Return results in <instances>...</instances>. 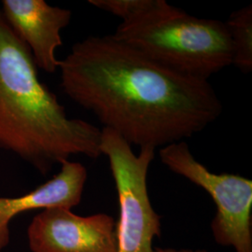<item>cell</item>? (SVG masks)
I'll list each match as a JSON object with an SVG mask.
<instances>
[{
    "instance_id": "6da1fadb",
    "label": "cell",
    "mask_w": 252,
    "mask_h": 252,
    "mask_svg": "<svg viewBox=\"0 0 252 252\" xmlns=\"http://www.w3.org/2000/svg\"><path fill=\"white\" fill-rule=\"evenodd\" d=\"M58 70L70 99L140 148L183 141L222 111L208 81L169 68L111 35L77 42Z\"/></svg>"
},
{
    "instance_id": "7a4b0ae2",
    "label": "cell",
    "mask_w": 252,
    "mask_h": 252,
    "mask_svg": "<svg viewBox=\"0 0 252 252\" xmlns=\"http://www.w3.org/2000/svg\"><path fill=\"white\" fill-rule=\"evenodd\" d=\"M101 130L67 116L0 9V150L46 174L74 155L97 158Z\"/></svg>"
},
{
    "instance_id": "3957f363",
    "label": "cell",
    "mask_w": 252,
    "mask_h": 252,
    "mask_svg": "<svg viewBox=\"0 0 252 252\" xmlns=\"http://www.w3.org/2000/svg\"><path fill=\"white\" fill-rule=\"evenodd\" d=\"M111 36L169 68L206 81L232 64L225 23L194 17L169 4L135 22L122 23Z\"/></svg>"
},
{
    "instance_id": "277c9868",
    "label": "cell",
    "mask_w": 252,
    "mask_h": 252,
    "mask_svg": "<svg viewBox=\"0 0 252 252\" xmlns=\"http://www.w3.org/2000/svg\"><path fill=\"white\" fill-rule=\"evenodd\" d=\"M100 152L108 157L117 189L120 216L116 222L117 252H153L154 237L161 235V218L150 201L147 176L155 149L140 148L136 155L116 132L101 130Z\"/></svg>"
},
{
    "instance_id": "5b68a950",
    "label": "cell",
    "mask_w": 252,
    "mask_h": 252,
    "mask_svg": "<svg viewBox=\"0 0 252 252\" xmlns=\"http://www.w3.org/2000/svg\"><path fill=\"white\" fill-rule=\"evenodd\" d=\"M164 165L205 189L217 207L211 230L216 242L236 252H252V181L232 174H215L198 162L185 141L159 151Z\"/></svg>"
},
{
    "instance_id": "8992f818",
    "label": "cell",
    "mask_w": 252,
    "mask_h": 252,
    "mask_svg": "<svg viewBox=\"0 0 252 252\" xmlns=\"http://www.w3.org/2000/svg\"><path fill=\"white\" fill-rule=\"evenodd\" d=\"M27 237L32 252H117L116 222L104 213L81 217L48 208L33 218Z\"/></svg>"
},
{
    "instance_id": "52a82bcc",
    "label": "cell",
    "mask_w": 252,
    "mask_h": 252,
    "mask_svg": "<svg viewBox=\"0 0 252 252\" xmlns=\"http://www.w3.org/2000/svg\"><path fill=\"white\" fill-rule=\"evenodd\" d=\"M1 11L9 27L32 54L36 67L56 72V50L63 44L61 32L71 21V10L44 0H3Z\"/></svg>"
},
{
    "instance_id": "ba28073f",
    "label": "cell",
    "mask_w": 252,
    "mask_h": 252,
    "mask_svg": "<svg viewBox=\"0 0 252 252\" xmlns=\"http://www.w3.org/2000/svg\"><path fill=\"white\" fill-rule=\"evenodd\" d=\"M87 170L80 162L65 161L52 180L17 197H0V251L9 243V223L30 210L53 207L71 209L81 203Z\"/></svg>"
},
{
    "instance_id": "9c48e42d",
    "label": "cell",
    "mask_w": 252,
    "mask_h": 252,
    "mask_svg": "<svg viewBox=\"0 0 252 252\" xmlns=\"http://www.w3.org/2000/svg\"><path fill=\"white\" fill-rule=\"evenodd\" d=\"M225 24L231 41L232 64L242 72H252V5L233 12Z\"/></svg>"
},
{
    "instance_id": "30bf717a",
    "label": "cell",
    "mask_w": 252,
    "mask_h": 252,
    "mask_svg": "<svg viewBox=\"0 0 252 252\" xmlns=\"http://www.w3.org/2000/svg\"><path fill=\"white\" fill-rule=\"evenodd\" d=\"M89 3L122 19L123 24L137 21L168 5L164 0H90Z\"/></svg>"
},
{
    "instance_id": "8fae6325",
    "label": "cell",
    "mask_w": 252,
    "mask_h": 252,
    "mask_svg": "<svg viewBox=\"0 0 252 252\" xmlns=\"http://www.w3.org/2000/svg\"><path fill=\"white\" fill-rule=\"evenodd\" d=\"M153 252H207V251L198 250V251H191V250H175V249H162L156 248L153 250Z\"/></svg>"
}]
</instances>
